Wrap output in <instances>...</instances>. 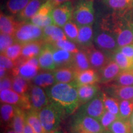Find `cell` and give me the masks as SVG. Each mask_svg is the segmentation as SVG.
Returning a JSON list of instances; mask_svg holds the SVG:
<instances>
[{"mask_svg": "<svg viewBox=\"0 0 133 133\" xmlns=\"http://www.w3.org/2000/svg\"><path fill=\"white\" fill-rule=\"evenodd\" d=\"M51 102L61 107L66 114H72L81 106L78 85L71 83H56L48 88L46 91Z\"/></svg>", "mask_w": 133, "mask_h": 133, "instance_id": "6da1fadb", "label": "cell"}, {"mask_svg": "<svg viewBox=\"0 0 133 133\" xmlns=\"http://www.w3.org/2000/svg\"><path fill=\"white\" fill-rule=\"evenodd\" d=\"M101 27L109 31L115 37L119 48L133 43V29L129 13H115L102 20Z\"/></svg>", "mask_w": 133, "mask_h": 133, "instance_id": "7a4b0ae2", "label": "cell"}, {"mask_svg": "<svg viewBox=\"0 0 133 133\" xmlns=\"http://www.w3.org/2000/svg\"><path fill=\"white\" fill-rule=\"evenodd\" d=\"M66 113L54 103H50L39 112L44 133H51L57 130Z\"/></svg>", "mask_w": 133, "mask_h": 133, "instance_id": "3957f363", "label": "cell"}, {"mask_svg": "<svg viewBox=\"0 0 133 133\" xmlns=\"http://www.w3.org/2000/svg\"><path fill=\"white\" fill-rule=\"evenodd\" d=\"M70 133H105L99 121L94 118L78 113L71 121L69 129Z\"/></svg>", "mask_w": 133, "mask_h": 133, "instance_id": "277c9868", "label": "cell"}, {"mask_svg": "<svg viewBox=\"0 0 133 133\" xmlns=\"http://www.w3.org/2000/svg\"><path fill=\"white\" fill-rule=\"evenodd\" d=\"M72 20L79 26L92 25L95 21L92 0H78L74 6Z\"/></svg>", "mask_w": 133, "mask_h": 133, "instance_id": "5b68a950", "label": "cell"}, {"mask_svg": "<svg viewBox=\"0 0 133 133\" xmlns=\"http://www.w3.org/2000/svg\"><path fill=\"white\" fill-rule=\"evenodd\" d=\"M14 37L16 42L22 44L43 40V29L30 22H21L14 33Z\"/></svg>", "mask_w": 133, "mask_h": 133, "instance_id": "8992f818", "label": "cell"}, {"mask_svg": "<svg viewBox=\"0 0 133 133\" xmlns=\"http://www.w3.org/2000/svg\"><path fill=\"white\" fill-rule=\"evenodd\" d=\"M94 43L97 48L111 56L119 48L115 37L110 31L101 27L94 34Z\"/></svg>", "mask_w": 133, "mask_h": 133, "instance_id": "52a82bcc", "label": "cell"}, {"mask_svg": "<svg viewBox=\"0 0 133 133\" xmlns=\"http://www.w3.org/2000/svg\"><path fill=\"white\" fill-rule=\"evenodd\" d=\"M0 99L1 102L14 105L24 110L31 109L29 93L21 94L12 89H5L1 91Z\"/></svg>", "mask_w": 133, "mask_h": 133, "instance_id": "ba28073f", "label": "cell"}, {"mask_svg": "<svg viewBox=\"0 0 133 133\" xmlns=\"http://www.w3.org/2000/svg\"><path fill=\"white\" fill-rule=\"evenodd\" d=\"M74 9V6L70 1L54 7L51 13L54 24L62 28L68 22L72 19Z\"/></svg>", "mask_w": 133, "mask_h": 133, "instance_id": "9c48e42d", "label": "cell"}, {"mask_svg": "<svg viewBox=\"0 0 133 133\" xmlns=\"http://www.w3.org/2000/svg\"><path fill=\"white\" fill-rule=\"evenodd\" d=\"M105 110L100 92L94 99L81 105L78 109V114L91 116L99 121Z\"/></svg>", "mask_w": 133, "mask_h": 133, "instance_id": "30bf717a", "label": "cell"}, {"mask_svg": "<svg viewBox=\"0 0 133 133\" xmlns=\"http://www.w3.org/2000/svg\"><path fill=\"white\" fill-rule=\"evenodd\" d=\"M87 54L91 67L99 71L111 59V55L91 45L83 48Z\"/></svg>", "mask_w": 133, "mask_h": 133, "instance_id": "8fae6325", "label": "cell"}, {"mask_svg": "<svg viewBox=\"0 0 133 133\" xmlns=\"http://www.w3.org/2000/svg\"><path fill=\"white\" fill-rule=\"evenodd\" d=\"M54 8V6L52 3L49 0H47L29 22L42 29L50 25L54 24L51 16V13Z\"/></svg>", "mask_w": 133, "mask_h": 133, "instance_id": "7c38bea8", "label": "cell"}, {"mask_svg": "<svg viewBox=\"0 0 133 133\" xmlns=\"http://www.w3.org/2000/svg\"><path fill=\"white\" fill-rule=\"evenodd\" d=\"M16 62V66L11 71L13 76L19 75L24 78L30 81L38 74V66L35 65L28 60H22L20 59Z\"/></svg>", "mask_w": 133, "mask_h": 133, "instance_id": "4fadbf2b", "label": "cell"}, {"mask_svg": "<svg viewBox=\"0 0 133 133\" xmlns=\"http://www.w3.org/2000/svg\"><path fill=\"white\" fill-rule=\"evenodd\" d=\"M30 101L31 104V110L39 112L50 103V100L46 92L42 88L36 85L30 87L29 92Z\"/></svg>", "mask_w": 133, "mask_h": 133, "instance_id": "5bb4252c", "label": "cell"}, {"mask_svg": "<svg viewBox=\"0 0 133 133\" xmlns=\"http://www.w3.org/2000/svg\"><path fill=\"white\" fill-rule=\"evenodd\" d=\"M121 71V70L117 64L113 60H110L104 67L98 71L99 83L107 84L114 81Z\"/></svg>", "mask_w": 133, "mask_h": 133, "instance_id": "9a60e30c", "label": "cell"}, {"mask_svg": "<svg viewBox=\"0 0 133 133\" xmlns=\"http://www.w3.org/2000/svg\"><path fill=\"white\" fill-rule=\"evenodd\" d=\"M52 45L53 58L56 69L61 67H72L74 54Z\"/></svg>", "mask_w": 133, "mask_h": 133, "instance_id": "2e32d148", "label": "cell"}, {"mask_svg": "<svg viewBox=\"0 0 133 133\" xmlns=\"http://www.w3.org/2000/svg\"><path fill=\"white\" fill-rule=\"evenodd\" d=\"M105 93L119 101L133 100V86H117L112 84L105 88Z\"/></svg>", "mask_w": 133, "mask_h": 133, "instance_id": "e0dca14e", "label": "cell"}, {"mask_svg": "<svg viewBox=\"0 0 133 133\" xmlns=\"http://www.w3.org/2000/svg\"><path fill=\"white\" fill-rule=\"evenodd\" d=\"M40 69L44 70H54L56 69L54 58L52 45L49 43H44L40 54L38 56Z\"/></svg>", "mask_w": 133, "mask_h": 133, "instance_id": "ac0fdd59", "label": "cell"}, {"mask_svg": "<svg viewBox=\"0 0 133 133\" xmlns=\"http://www.w3.org/2000/svg\"><path fill=\"white\" fill-rule=\"evenodd\" d=\"M101 1L115 13L126 14L133 10V0H101Z\"/></svg>", "mask_w": 133, "mask_h": 133, "instance_id": "d6986e66", "label": "cell"}, {"mask_svg": "<svg viewBox=\"0 0 133 133\" xmlns=\"http://www.w3.org/2000/svg\"><path fill=\"white\" fill-rule=\"evenodd\" d=\"M43 41L46 43L53 44L57 41L68 39L63 29L52 24L43 28Z\"/></svg>", "mask_w": 133, "mask_h": 133, "instance_id": "ffe728a7", "label": "cell"}, {"mask_svg": "<svg viewBox=\"0 0 133 133\" xmlns=\"http://www.w3.org/2000/svg\"><path fill=\"white\" fill-rule=\"evenodd\" d=\"M46 1L47 0H31L26 7L17 15V20L22 22H29Z\"/></svg>", "mask_w": 133, "mask_h": 133, "instance_id": "44dd1931", "label": "cell"}, {"mask_svg": "<svg viewBox=\"0 0 133 133\" xmlns=\"http://www.w3.org/2000/svg\"><path fill=\"white\" fill-rule=\"evenodd\" d=\"M80 105H83L97 96L100 92V88L97 84H85L78 86Z\"/></svg>", "mask_w": 133, "mask_h": 133, "instance_id": "7402d4cb", "label": "cell"}, {"mask_svg": "<svg viewBox=\"0 0 133 133\" xmlns=\"http://www.w3.org/2000/svg\"><path fill=\"white\" fill-rule=\"evenodd\" d=\"M44 43L45 42L43 40H39L22 44L21 59L27 60L33 57H38L40 54Z\"/></svg>", "mask_w": 133, "mask_h": 133, "instance_id": "603a6c76", "label": "cell"}, {"mask_svg": "<svg viewBox=\"0 0 133 133\" xmlns=\"http://www.w3.org/2000/svg\"><path fill=\"white\" fill-rule=\"evenodd\" d=\"M21 22L15 19L12 16L1 12L0 15V31L1 33L14 36Z\"/></svg>", "mask_w": 133, "mask_h": 133, "instance_id": "cb8c5ba5", "label": "cell"}, {"mask_svg": "<svg viewBox=\"0 0 133 133\" xmlns=\"http://www.w3.org/2000/svg\"><path fill=\"white\" fill-rule=\"evenodd\" d=\"M75 82L78 86L96 84V83L99 82V75L98 71L91 68L80 72H77Z\"/></svg>", "mask_w": 133, "mask_h": 133, "instance_id": "d4e9b609", "label": "cell"}, {"mask_svg": "<svg viewBox=\"0 0 133 133\" xmlns=\"http://www.w3.org/2000/svg\"><path fill=\"white\" fill-rule=\"evenodd\" d=\"M94 36L92 25L79 26V33L76 43L83 48L89 47L92 45Z\"/></svg>", "mask_w": 133, "mask_h": 133, "instance_id": "484cf974", "label": "cell"}, {"mask_svg": "<svg viewBox=\"0 0 133 133\" xmlns=\"http://www.w3.org/2000/svg\"><path fill=\"white\" fill-rule=\"evenodd\" d=\"M56 83H71L75 81L76 71L72 67H61L52 71Z\"/></svg>", "mask_w": 133, "mask_h": 133, "instance_id": "4316f807", "label": "cell"}, {"mask_svg": "<svg viewBox=\"0 0 133 133\" xmlns=\"http://www.w3.org/2000/svg\"><path fill=\"white\" fill-rule=\"evenodd\" d=\"M72 68L76 72H80L91 68L88 56L84 49L79 50L78 52L74 54Z\"/></svg>", "mask_w": 133, "mask_h": 133, "instance_id": "83f0119b", "label": "cell"}, {"mask_svg": "<svg viewBox=\"0 0 133 133\" xmlns=\"http://www.w3.org/2000/svg\"><path fill=\"white\" fill-rule=\"evenodd\" d=\"M33 84L41 88H46L56 83L52 72H42L38 74L32 79Z\"/></svg>", "mask_w": 133, "mask_h": 133, "instance_id": "f1b7e54d", "label": "cell"}, {"mask_svg": "<svg viewBox=\"0 0 133 133\" xmlns=\"http://www.w3.org/2000/svg\"><path fill=\"white\" fill-rule=\"evenodd\" d=\"M25 120L35 133H44L39 116V112L29 110L25 112Z\"/></svg>", "mask_w": 133, "mask_h": 133, "instance_id": "f546056e", "label": "cell"}, {"mask_svg": "<svg viewBox=\"0 0 133 133\" xmlns=\"http://www.w3.org/2000/svg\"><path fill=\"white\" fill-rule=\"evenodd\" d=\"M111 59L117 64L121 71L133 70L132 60L126 57L125 55L121 53L118 49L112 54Z\"/></svg>", "mask_w": 133, "mask_h": 133, "instance_id": "4dcf8cb0", "label": "cell"}, {"mask_svg": "<svg viewBox=\"0 0 133 133\" xmlns=\"http://www.w3.org/2000/svg\"><path fill=\"white\" fill-rule=\"evenodd\" d=\"M112 133H132L129 119L119 118L114 121L107 129Z\"/></svg>", "mask_w": 133, "mask_h": 133, "instance_id": "1f68e13d", "label": "cell"}, {"mask_svg": "<svg viewBox=\"0 0 133 133\" xmlns=\"http://www.w3.org/2000/svg\"><path fill=\"white\" fill-rule=\"evenodd\" d=\"M101 95L105 109L120 117L119 110V100L108 95L107 93L104 92H101Z\"/></svg>", "mask_w": 133, "mask_h": 133, "instance_id": "d6a6232c", "label": "cell"}, {"mask_svg": "<svg viewBox=\"0 0 133 133\" xmlns=\"http://www.w3.org/2000/svg\"><path fill=\"white\" fill-rule=\"evenodd\" d=\"M31 0H7L5 8L6 11L12 16L21 12Z\"/></svg>", "mask_w": 133, "mask_h": 133, "instance_id": "836d02e7", "label": "cell"}, {"mask_svg": "<svg viewBox=\"0 0 133 133\" xmlns=\"http://www.w3.org/2000/svg\"><path fill=\"white\" fill-rule=\"evenodd\" d=\"M12 128L16 133H24L25 124V112L20 107H17L16 114L12 121Z\"/></svg>", "mask_w": 133, "mask_h": 133, "instance_id": "e575fe53", "label": "cell"}, {"mask_svg": "<svg viewBox=\"0 0 133 133\" xmlns=\"http://www.w3.org/2000/svg\"><path fill=\"white\" fill-rule=\"evenodd\" d=\"M17 106L6 103L1 104V118L4 123H12V119L16 114Z\"/></svg>", "mask_w": 133, "mask_h": 133, "instance_id": "d590c367", "label": "cell"}, {"mask_svg": "<svg viewBox=\"0 0 133 133\" xmlns=\"http://www.w3.org/2000/svg\"><path fill=\"white\" fill-rule=\"evenodd\" d=\"M29 81L24 78L22 76L17 75L12 77V89L21 94L28 93L29 90Z\"/></svg>", "mask_w": 133, "mask_h": 133, "instance_id": "8d00e7d4", "label": "cell"}, {"mask_svg": "<svg viewBox=\"0 0 133 133\" xmlns=\"http://www.w3.org/2000/svg\"><path fill=\"white\" fill-rule=\"evenodd\" d=\"M62 29L68 39L76 43L79 33V26L71 20L63 26Z\"/></svg>", "mask_w": 133, "mask_h": 133, "instance_id": "74e56055", "label": "cell"}, {"mask_svg": "<svg viewBox=\"0 0 133 133\" xmlns=\"http://www.w3.org/2000/svg\"><path fill=\"white\" fill-rule=\"evenodd\" d=\"M113 84L117 86H133V70L121 71Z\"/></svg>", "mask_w": 133, "mask_h": 133, "instance_id": "f35d334b", "label": "cell"}, {"mask_svg": "<svg viewBox=\"0 0 133 133\" xmlns=\"http://www.w3.org/2000/svg\"><path fill=\"white\" fill-rule=\"evenodd\" d=\"M119 110L120 118L129 119L133 112V100L119 101Z\"/></svg>", "mask_w": 133, "mask_h": 133, "instance_id": "ab89813d", "label": "cell"}, {"mask_svg": "<svg viewBox=\"0 0 133 133\" xmlns=\"http://www.w3.org/2000/svg\"><path fill=\"white\" fill-rule=\"evenodd\" d=\"M22 50V44L18 42H16L11 46H9L4 51V52L3 53V54L5 55L10 59L16 62L21 59Z\"/></svg>", "mask_w": 133, "mask_h": 133, "instance_id": "60d3db41", "label": "cell"}, {"mask_svg": "<svg viewBox=\"0 0 133 133\" xmlns=\"http://www.w3.org/2000/svg\"><path fill=\"white\" fill-rule=\"evenodd\" d=\"M51 44H52L55 47L69 51V52L73 53V54L76 53L79 51L78 48L76 45L75 43L73 42V41H70L69 39L57 41V42Z\"/></svg>", "mask_w": 133, "mask_h": 133, "instance_id": "b9f144b4", "label": "cell"}, {"mask_svg": "<svg viewBox=\"0 0 133 133\" xmlns=\"http://www.w3.org/2000/svg\"><path fill=\"white\" fill-rule=\"evenodd\" d=\"M120 118L119 116L112 114V113L110 112L109 111L105 110V111L102 116H101V118H100L99 121L103 127L104 128V129L106 131H107V129L109 127V126L114 121H115L118 118Z\"/></svg>", "mask_w": 133, "mask_h": 133, "instance_id": "7bdbcfd3", "label": "cell"}, {"mask_svg": "<svg viewBox=\"0 0 133 133\" xmlns=\"http://www.w3.org/2000/svg\"><path fill=\"white\" fill-rule=\"evenodd\" d=\"M16 42V41L14 36L1 33V35H0V52H1V54L4 53V51L9 46H11Z\"/></svg>", "mask_w": 133, "mask_h": 133, "instance_id": "ee69618b", "label": "cell"}, {"mask_svg": "<svg viewBox=\"0 0 133 133\" xmlns=\"http://www.w3.org/2000/svg\"><path fill=\"white\" fill-rule=\"evenodd\" d=\"M0 65L1 66L5 68L9 71H12L13 69L16 66V62L13 61L12 60L10 59L5 55L1 54L0 56Z\"/></svg>", "mask_w": 133, "mask_h": 133, "instance_id": "f6af8a7d", "label": "cell"}, {"mask_svg": "<svg viewBox=\"0 0 133 133\" xmlns=\"http://www.w3.org/2000/svg\"><path fill=\"white\" fill-rule=\"evenodd\" d=\"M12 77L11 76L7 75L1 79L0 81V90L3 91L5 89H12Z\"/></svg>", "mask_w": 133, "mask_h": 133, "instance_id": "bcb514c9", "label": "cell"}, {"mask_svg": "<svg viewBox=\"0 0 133 133\" xmlns=\"http://www.w3.org/2000/svg\"><path fill=\"white\" fill-rule=\"evenodd\" d=\"M121 53L125 55L126 57L133 61V44H128V45L119 47L118 49Z\"/></svg>", "mask_w": 133, "mask_h": 133, "instance_id": "7dc6e473", "label": "cell"}, {"mask_svg": "<svg viewBox=\"0 0 133 133\" xmlns=\"http://www.w3.org/2000/svg\"><path fill=\"white\" fill-rule=\"evenodd\" d=\"M24 133H35L33 131L32 128L29 125V124L25 120V124Z\"/></svg>", "mask_w": 133, "mask_h": 133, "instance_id": "c3c4849f", "label": "cell"}, {"mask_svg": "<svg viewBox=\"0 0 133 133\" xmlns=\"http://www.w3.org/2000/svg\"><path fill=\"white\" fill-rule=\"evenodd\" d=\"M50 1L56 7L57 5L62 4V3H64L65 2H68V1H70V0H50Z\"/></svg>", "mask_w": 133, "mask_h": 133, "instance_id": "681fc988", "label": "cell"}, {"mask_svg": "<svg viewBox=\"0 0 133 133\" xmlns=\"http://www.w3.org/2000/svg\"><path fill=\"white\" fill-rule=\"evenodd\" d=\"M8 71H9L5 69V68L2 67V66H0V77H1V79L4 78V76L8 75Z\"/></svg>", "mask_w": 133, "mask_h": 133, "instance_id": "f907efd6", "label": "cell"}, {"mask_svg": "<svg viewBox=\"0 0 133 133\" xmlns=\"http://www.w3.org/2000/svg\"><path fill=\"white\" fill-rule=\"evenodd\" d=\"M129 122H130L131 128V132L133 133V112L131 115L130 118H129Z\"/></svg>", "mask_w": 133, "mask_h": 133, "instance_id": "816d5d0a", "label": "cell"}, {"mask_svg": "<svg viewBox=\"0 0 133 133\" xmlns=\"http://www.w3.org/2000/svg\"><path fill=\"white\" fill-rule=\"evenodd\" d=\"M129 19H130L131 24L133 29V12L129 13Z\"/></svg>", "mask_w": 133, "mask_h": 133, "instance_id": "f5cc1de1", "label": "cell"}, {"mask_svg": "<svg viewBox=\"0 0 133 133\" xmlns=\"http://www.w3.org/2000/svg\"><path fill=\"white\" fill-rule=\"evenodd\" d=\"M6 133H16V132L14 130V129H9L6 131Z\"/></svg>", "mask_w": 133, "mask_h": 133, "instance_id": "db71d44e", "label": "cell"}, {"mask_svg": "<svg viewBox=\"0 0 133 133\" xmlns=\"http://www.w3.org/2000/svg\"><path fill=\"white\" fill-rule=\"evenodd\" d=\"M51 133H63V132L61 131L56 130V131H54V132H51Z\"/></svg>", "mask_w": 133, "mask_h": 133, "instance_id": "11a10c76", "label": "cell"}, {"mask_svg": "<svg viewBox=\"0 0 133 133\" xmlns=\"http://www.w3.org/2000/svg\"><path fill=\"white\" fill-rule=\"evenodd\" d=\"M105 133H112L111 132H110V131H106V132Z\"/></svg>", "mask_w": 133, "mask_h": 133, "instance_id": "9f6ffc18", "label": "cell"}]
</instances>
